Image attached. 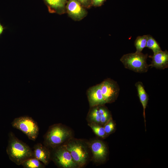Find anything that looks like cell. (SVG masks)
I'll list each match as a JSON object with an SVG mask.
<instances>
[{
	"instance_id": "cell-13",
	"label": "cell",
	"mask_w": 168,
	"mask_h": 168,
	"mask_svg": "<svg viewBox=\"0 0 168 168\" xmlns=\"http://www.w3.org/2000/svg\"><path fill=\"white\" fill-rule=\"evenodd\" d=\"M33 153V156L45 165L48 164L50 157V152L49 150L42 144L38 143L34 145Z\"/></svg>"
},
{
	"instance_id": "cell-9",
	"label": "cell",
	"mask_w": 168,
	"mask_h": 168,
	"mask_svg": "<svg viewBox=\"0 0 168 168\" xmlns=\"http://www.w3.org/2000/svg\"><path fill=\"white\" fill-rule=\"evenodd\" d=\"M86 94L90 107L106 103L101 92L100 83L90 87Z\"/></svg>"
},
{
	"instance_id": "cell-23",
	"label": "cell",
	"mask_w": 168,
	"mask_h": 168,
	"mask_svg": "<svg viewBox=\"0 0 168 168\" xmlns=\"http://www.w3.org/2000/svg\"><path fill=\"white\" fill-rule=\"evenodd\" d=\"M3 27L0 24V35L2 33L3 30Z\"/></svg>"
},
{
	"instance_id": "cell-5",
	"label": "cell",
	"mask_w": 168,
	"mask_h": 168,
	"mask_svg": "<svg viewBox=\"0 0 168 168\" xmlns=\"http://www.w3.org/2000/svg\"><path fill=\"white\" fill-rule=\"evenodd\" d=\"M100 84L101 92L106 103L114 101L120 91L119 86L117 82L111 78H107Z\"/></svg>"
},
{
	"instance_id": "cell-21",
	"label": "cell",
	"mask_w": 168,
	"mask_h": 168,
	"mask_svg": "<svg viewBox=\"0 0 168 168\" xmlns=\"http://www.w3.org/2000/svg\"><path fill=\"white\" fill-rule=\"evenodd\" d=\"M84 7L87 8H89L91 6V0H77Z\"/></svg>"
},
{
	"instance_id": "cell-11",
	"label": "cell",
	"mask_w": 168,
	"mask_h": 168,
	"mask_svg": "<svg viewBox=\"0 0 168 168\" xmlns=\"http://www.w3.org/2000/svg\"><path fill=\"white\" fill-rule=\"evenodd\" d=\"M90 147L95 161H102L105 159L107 152V148L103 142L99 140L94 141L91 144Z\"/></svg>"
},
{
	"instance_id": "cell-10",
	"label": "cell",
	"mask_w": 168,
	"mask_h": 168,
	"mask_svg": "<svg viewBox=\"0 0 168 168\" xmlns=\"http://www.w3.org/2000/svg\"><path fill=\"white\" fill-rule=\"evenodd\" d=\"M149 57L152 59L149 67L157 69H164L168 67V52L167 50L162 51L150 55Z\"/></svg>"
},
{
	"instance_id": "cell-3",
	"label": "cell",
	"mask_w": 168,
	"mask_h": 168,
	"mask_svg": "<svg viewBox=\"0 0 168 168\" xmlns=\"http://www.w3.org/2000/svg\"><path fill=\"white\" fill-rule=\"evenodd\" d=\"M71 132L58 124L50 127L44 137L46 145L55 148L63 143L71 135Z\"/></svg>"
},
{
	"instance_id": "cell-4",
	"label": "cell",
	"mask_w": 168,
	"mask_h": 168,
	"mask_svg": "<svg viewBox=\"0 0 168 168\" xmlns=\"http://www.w3.org/2000/svg\"><path fill=\"white\" fill-rule=\"evenodd\" d=\"M12 126L25 134L30 140L35 141L38 137L39 128L37 122L31 117L23 116L15 118Z\"/></svg>"
},
{
	"instance_id": "cell-18",
	"label": "cell",
	"mask_w": 168,
	"mask_h": 168,
	"mask_svg": "<svg viewBox=\"0 0 168 168\" xmlns=\"http://www.w3.org/2000/svg\"><path fill=\"white\" fill-rule=\"evenodd\" d=\"M148 35L137 37L134 42V45L136 48V52H141L146 47Z\"/></svg>"
},
{
	"instance_id": "cell-7",
	"label": "cell",
	"mask_w": 168,
	"mask_h": 168,
	"mask_svg": "<svg viewBox=\"0 0 168 168\" xmlns=\"http://www.w3.org/2000/svg\"><path fill=\"white\" fill-rule=\"evenodd\" d=\"M53 160L56 164L63 168H75L78 166L73 160L70 152L63 146L55 150Z\"/></svg>"
},
{
	"instance_id": "cell-8",
	"label": "cell",
	"mask_w": 168,
	"mask_h": 168,
	"mask_svg": "<svg viewBox=\"0 0 168 168\" xmlns=\"http://www.w3.org/2000/svg\"><path fill=\"white\" fill-rule=\"evenodd\" d=\"M66 11L69 17L77 21L81 20L87 14L84 7L77 0H68L66 6Z\"/></svg>"
},
{
	"instance_id": "cell-12",
	"label": "cell",
	"mask_w": 168,
	"mask_h": 168,
	"mask_svg": "<svg viewBox=\"0 0 168 168\" xmlns=\"http://www.w3.org/2000/svg\"><path fill=\"white\" fill-rule=\"evenodd\" d=\"M50 13L59 14H64L66 12V6L68 0H43Z\"/></svg>"
},
{
	"instance_id": "cell-15",
	"label": "cell",
	"mask_w": 168,
	"mask_h": 168,
	"mask_svg": "<svg viewBox=\"0 0 168 168\" xmlns=\"http://www.w3.org/2000/svg\"><path fill=\"white\" fill-rule=\"evenodd\" d=\"M25 168H44L45 165L34 157L25 161L21 165Z\"/></svg>"
},
{
	"instance_id": "cell-20",
	"label": "cell",
	"mask_w": 168,
	"mask_h": 168,
	"mask_svg": "<svg viewBox=\"0 0 168 168\" xmlns=\"http://www.w3.org/2000/svg\"><path fill=\"white\" fill-rule=\"evenodd\" d=\"M106 134L111 133L114 129V124L112 121L108 122L104 127Z\"/></svg>"
},
{
	"instance_id": "cell-17",
	"label": "cell",
	"mask_w": 168,
	"mask_h": 168,
	"mask_svg": "<svg viewBox=\"0 0 168 168\" xmlns=\"http://www.w3.org/2000/svg\"><path fill=\"white\" fill-rule=\"evenodd\" d=\"M146 47L151 49L153 54L161 50L159 44L156 40L150 35H148Z\"/></svg>"
},
{
	"instance_id": "cell-1",
	"label": "cell",
	"mask_w": 168,
	"mask_h": 168,
	"mask_svg": "<svg viewBox=\"0 0 168 168\" xmlns=\"http://www.w3.org/2000/svg\"><path fill=\"white\" fill-rule=\"evenodd\" d=\"M8 135L6 151L12 161L20 165L27 159L34 157L33 151L27 144L18 139L12 132Z\"/></svg>"
},
{
	"instance_id": "cell-16",
	"label": "cell",
	"mask_w": 168,
	"mask_h": 168,
	"mask_svg": "<svg viewBox=\"0 0 168 168\" xmlns=\"http://www.w3.org/2000/svg\"><path fill=\"white\" fill-rule=\"evenodd\" d=\"M91 121L96 123H100L101 114L99 110V105L91 107L88 114Z\"/></svg>"
},
{
	"instance_id": "cell-6",
	"label": "cell",
	"mask_w": 168,
	"mask_h": 168,
	"mask_svg": "<svg viewBox=\"0 0 168 168\" xmlns=\"http://www.w3.org/2000/svg\"><path fill=\"white\" fill-rule=\"evenodd\" d=\"M63 146L70 152L73 160L78 166L82 167L85 164L88 153L82 144L79 142H72Z\"/></svg>"
},
{
	"instance_id": "cell-19",
	"label": "cell",
	"mask_w": 168,
	"mask_h": 168,
	"mask_svg": "<svg viewBox=\"0 0 168 168\" xmlns=\"http://www.w3.org/2000/svg\"><path fill=\"white\" fill-rule=\"evenodd\" d=\"M89 125L94 133L100 137H103L106 134L104 128L95 124H89Z\"/></svg>"
},
{
	"instance_id": "cell-14",
	"label": "cell",
	"mask_w": 168,
	"mask_h": 168,
	"mask_svg": "<svg viewBox=\"0 0 168 168\" xmlns=\"http://www.w3.org/2000/svg\"><path fill=\"white\" fill-rule=\"evenodd\" d=\"M135 86L136 88L140 101L143 107V115L145 118V110L148 100V95L142 82L138 81L136 82Z\"/></svg>"
},
{
	"instance_id": "cell-22",
	"label": "cell",
	"mask_w": 168,
	"mask_h": 168,
	"mask_svg": "<svg viewBox=\"0 0 168 168\" xmlns=\"http://www.w3.org/2000/svg\"><path fill=\"white\" fill-rule=\"evenodd\" d=\"M92 6L100 7L102 5L105 0H91Z\"/></svg>"
},
{
	"instance_id": "cell-2",
	"label": "cell",
	"mask_w": 168,
	"mask_h": 168,
	"mask_svg": "<svg viewBox=\"0 0 168 168\" xmlns=\"http://www.w3.org/2000/svg\"><path fill=\"white\" fill-rule=\"evenodd\" d=\"M148 54L136 52L124 55L120 61L126 69L138 73L147 72L149 67L147 62Z\"/></svg>"
}]
</instances>
